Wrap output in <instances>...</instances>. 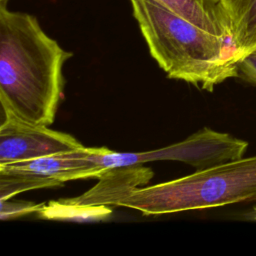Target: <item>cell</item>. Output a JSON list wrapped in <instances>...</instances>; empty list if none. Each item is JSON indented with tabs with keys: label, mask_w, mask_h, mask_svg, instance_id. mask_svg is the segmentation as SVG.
<instances>
[{
	"label": "cell",
	"mask_w": 256,
	"mask_h": 256,
	"mask_svg": "<svg viewBox=\"0 0 256 256\" xmlns=\"http://www.w3.org/2000/svg\"><path fill=\"white\" fill-rule=\"evenodd\" d=\"M230 23L234 60L256 51V0H223Z\"/></svg>",
	"instance_id": "7"
},
{
	"label": "cell",
	"mask_w": 256,
	"mask_h": 256,
	"mask_svg": "<svg viewBox=\"0 0 256 256\" xmlns=\"http://www.w3.org/2000/svg\"><path fill=\"white\" fill-rule=\"evenodd\" d=\"M151 56L170 79L212 92L238 78L229 39L213 34L152 0H130Z\"/></svg>",
	"instance_id": "3"
},
{
	"label": "cell",
	"mask_w": 256,
	"mask_h": 256,
	"mask_svg": "<svg viewBox=\"0 0 256 256\" xmlns=\"http://www.w3.org/2000/svg\"><path fill=\"white\" fill-rule=\"evenodd\" d=\"M44 204H37L25 200H0V218L2 221H9L38 213Z\"/></svg>",
	"instance_id": "10"
},
{
	"label": "cell",
	"mask_w": 256,
	"mask_h": 256,
	"mask_svg": "<svg viewBox=\"0 0 256 256\" xmlns=\"http://www.w3.org/2000/svg\"><path fill=\"white\" fill-rule=\"evenodd\" d=\"M195 25L232 42L231 23L223 0H152ZM233 45V44H232Z\"/></svg>",
	"instance_id": "6"
},
{
	"label": "cell",
	"mask_w": 256,
	"mask_h": 256,
	"mask_svg": "<svg viewBox=\"0 0 256 256\" xmlns=\"http://www.w3.org/2000/svg\"><path fill=\"white\" fill-rule=\"evenodd\" d=\"M238 78L256 86V51L244 57L237 63Z\"/></svg>",
	"instance_id": "11"
},
{
	"label": "cell",
	"mask_w": 256,
	"mask_h": 256,
	"mask_svg": "<svg viewBox=\"0 0 256 256\" xmlns=\"http://www.w3.org/2000/svg\"><path fill=\"white\" fill-rule=\"evenodd\" d=\"M0 3V103L3 114L40 126L54 123L63 98V67L73 54L33 15Z\"/></svg>",
	"instance_id": "1"
},
{
	"label": "cell",
	"mask_w": 256,
	"mask_h": 256,
	"mask_svg": "<svg viewBox=\"0 0 256 256\" xmlns=\"http://www.w3.org/2000/svg\"><path fill=\"white\" fill-rule=\"evenodd\" d=\"M248 145V142L228 133L205 127L185 140L164 148L146 152H115L105 147H93L89 158L98 178L112 169L156 161H179L202 170L243 158Z\"/></svg>",
	"instance_id": "4"
},
{
	"label": "cell",
	"mask_w": 256,
	"mask_h": 256,
	"mask_svg": "<svg viewBox=\"0 0 256 256\" xmlns=\"http://www.w3.org/2000/svg\"><path fill=\"white\" fill-rule=\"evenodd\" d=\"M99 185L77 197L88 205L131 208L144 216L203 210L243 202H256V155L227 162L172 181L136 188L142 169L118 168Z\"/></svg>",
	"instance_id": "2"
},
{
	"label": "cell",
	"mask_w": 256,
	"mask_h": 256,
	"mask_svg": "<svg viewBox=\"0 0 256 256\" xmlns=\"http://www.w3.org/2000/svg\"><path fill=\"white\" fill-rule=\"evenodd\" d=\"M8 0H0V3H7Z\"/></svg>",
	"instance_id": "12"
},
{
	"label": "cell",
	"mask_w": 256,
	"mask_h": 256,
	"mask_svg": "<svg viewBox=\"0 0 256 256\" xmlns=\"http://www.w3.org/2000/svg\"><path fill=\"white\" fill-rule=\"evenodd\" d=\"M85 147L70 134L5 116L0 125V166Z\"/></svg>",
	"instance_id": "5"
},
{
	"label": "cell",
	"mask_w": 256,
	"mask_h": 256,
	"mask_svg": "<svg viewBox=\"0 0 256 256\" xmlns=\"http://www.w3.org/2000/svg\"><path fill=\"white\" fill-rule=\"evenodd\" d=\"M61 186L58 182L39 175L0 168V200L12 199L30 190Z\"/></svg>",
	"instance_id": "9"
},
{
	"label": "cell",
	"mask_w": 256,
	"mask_h": 256,
	"mask_svg": "<svg viewBox=\"0 0 256 256\" xmlns=\"http://www.w3.org/2000/svg\"><path fill=\"white\" fill-rule=\"evenodd\" d=\"M254 218L256 219V209H255V211H254Z\"/></svg>",
	"instance_id": "13"
},
{
	"label": "cell",
	"mask_w": 256,
	"mask_h": 256,
	"mask_svg": "<svg viewBox=\"0 0 256 256\" xmlns=\"http://www.w3.org/2000/svg\"><path fill=\"white\" fill-rule=\"evenodd\" d=\"M112 214L106 205H88L78 204L63 199L59 202H50L47 206H43L38 212L39 217L45 219L57 220H75V221H91L103 220Z\"/></svg>",
	"instance_id": "8"
}]
</instances>
